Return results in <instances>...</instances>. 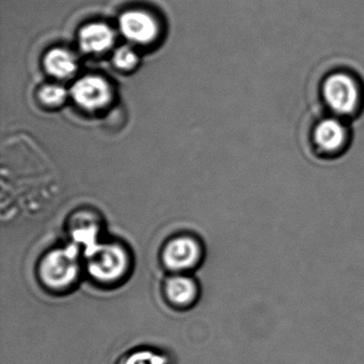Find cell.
Wrapping results in <instances>:
<instances>
[{
    "mask_svg": "<svg viewBox=\"0 0 364 364\" xmlns=\"http://www.w3.org/2000/svg\"><path fill=\"white\" fill-rule=\"evenodd\" d=\"M46 71L58 78H67L73 75L76 70V61L69 52L65 50H53L44 59Z\"/></svg>",
    "mask_w": 364,
    "mask_h": 364,
    "instance_id": "obj_10",
    "label": "cell"
},
{
    "mask_svg": "<svg viewBox=\"0 0 364 364\" xmlns=\"http://www.w3.org/2000/svg\"><path fill=\"white\" fill-rule=\"evenodd\" d=\"M309 141L315 154L321 159L340 156L350 142L346 120L332 114L318 119L311 127Z\"/></svg>",
    "mask_w": 364,
    "mask_h": 364,
    "instance_id": "obj_3",
    "label": "cell"
},
{
    "mask_svg": "<svg viewBox=\"0 0 364 364\" xmlns=\"http://www.w3.org/2000/svg\"><path fill=\"white\" fill-rule=\"evenodd\" d=\"M74 101L87 110H99L112 101V89L100 77L82 78L72 89Z\"/></svg>",
    "mask_w": 364,
    "mask_h": 364,
    "instance_id": "obj_5",
    "label": "cell"
},
{
    "mask_svg": "<svg viewBox=\"0 0 364 364\" xmlns=\"http://www.w3.org/2000/svg\"><path fill=\"white\" fill-rule=\"evenodd\" d=\"M321 97L329 114L344 120L358 116L363 107V86L357 75L346 70H336L326 75Z\"/></svg>",
    "mask_w": 364,
    "mask_h": 364,
    "instance_id": "obj_2",
    "label": "cell"
},
{
    "mask_svg": "<svg viewBox=\"0 0 364 364\" xmlns=\"http://www.w3.org/2000/svg\"><path fill=\"white\" fill-rule=\"evenodd\" d=\"M39 97L42 104L48 106V107L54 108L58 107V106L65 103L67 93H65V89L61 88V87L52 85V86L43 87L40 90Z\"/></svg>",
    "mask_w": 364,
    "mask_h": 364,
    "instance_id": "obj_12",
    "label": "cell"
},
{
    "mask_svg": "<svg viewBox=\"0 0 364 364\" xmlns=\"http://www.w3.org/2000/svg\"><path fill=\"white\" fill-rule=\"evenodd\" d=\"M166 293L172 304L186 306L193 304L197 297V287L187 278H172L166 285Z\"/></svg>",
    "mask_w": 364,
    "mask_h": 364,
    "instance_id": "obj_11",
    "label": "cell"
},
{
    "mask_svg": "<svg viewBox=\"0 0 364 364\" xmlns=\"http://www.w3.org/2000/svg\"><path fill=\"white\" fill-rule=\"evenodd\" d=\"M77 264L68 251H55L48 255L41 266L44 282L52 289H65L75 280Z\"/></svg>",
    "mask_w": 364,
    "mask_h": 364,
    "instance_id": "obj_4",
    "label": "cell"
},
{
    "mask_svg": "<svg viewBox=\"0 0 364 364\" xmlns=\"http://www.w3.org/2000/svg\"><path fill=\"white\" fill-rule=\"evenodd\" d=\"M200 247L193 238L181 237L172 240L164 252V261L170 269H186L199 261Z\"/></svg>",
    "mask_w": 364,
    "mask_h": 364,
    "instance_id": "obj_8",
    "label": "cell"
},
{
    "mask_svg": "<svg viewBox=\"0 0 364 364\" xmlns=\"http://www.w3.org/2000/svg\"><path fill=\"white\" fill-rule=\"evenodd\" d=\"M60 196L58 174L29 136L6 138L0 151V216L3 225L20 227L39 220Z\"/></svg>",
    "mask_w": 364,
    "mask_h": 364,
    "instance_id": "obj_1",
    "label": "cell"
},
{
    "mask_svg": "<svg viewBox=\"0 0 364 364\" xmlns=\"http://www.w3.org/2000/svg\"><path fill=\"white\" fill-rule=\"evenodd\" d=\"M114 63L119 69L129 71L138 63V57L131 48H122L117 50L114 56Z\"/></svg>",
    "mask_w": 364,
    "mask_h": 364,
    "instance_id": "obj_13",
    "label": "cell"
},
{
    "mask_svg": "<svg viewBox=\"0 0 364 364\" xmlns=\"http://www.w3.org/2000/svg\"><path fill=\"white\" fill-rule=\"evenodd\" d=\"M114 33L103 24H91L85 27L80 35L82 50L89 54H102L114 44Z\"/></svg>",
    "mask_w": 364,
    "mask_h": 364,
    "instance_id": "obj_9",
    "label": "cell"
},
{
    "mask_svg": "<svg viewBox=\"0 0 364 364\" xmlns=\"http://www.w3.org/2000/svg\"><path fill=\"white\" fill-rule=\"evenodd\" d=\"M127 253L118 246H109L97 251L90 261V272L100 280L112 281L127 272Z\"/></svg>",
    "mask_w": 364,
    "mask_h": 364,
    "instance_id": "obj_6",
    "label": "cell"
},
{
    "mask_svg": "<svg viewBox=\"0 0 364 364\" xmlns=\"http://www.w3.org/2000/svg\"><path fill=\"white\" fill-rule=\"evenodd\" d=\"M120 26L125 37L138 43H149L159 33V26L154 18L142 11H129L123 14Z\"/></svg>",
    "mask_w": 364,
    "mask_h": 364,
    "instance_id": "obj_7",
    "label": "cell"
}]
</instances>
